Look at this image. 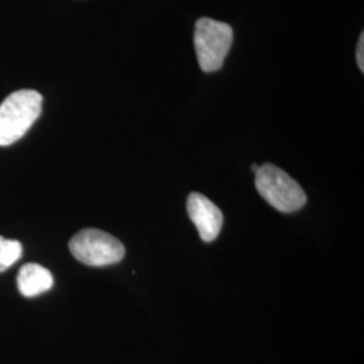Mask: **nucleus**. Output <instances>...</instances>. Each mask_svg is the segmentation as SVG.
Segmentation results:
<instances>
[{"instance_id":"nucleus-1","label":"nucleus","mask_w":364,"mask_h":364,"mask_svg":"<svg viewBox=\"0 0 364 364\" xmlns=\"http://www.w3.org/2000/svg\"><path fill=\"white\" fill-rule=\"evenodd\" d=\"M42 96L33 90L11 93L0 105V146L19 141L42 112Z\"/></svg>"},{"instance_id":"nucleus-2","label":"nucleus","mask_w":364,"mask_h":364,"mask_svg":"<svg viewBox=\"0 0 364 364\" xmlns=\"http://www.w3.org/2000/svg\"><path fill=\"white\" fill-rule=\"evenodd\" d=\"M234 41L232 27L212 18H200L195 26V49L203 72L219 70Z\"/></svg>"},{"instance_id":"nucleus-3","label":"nucleus","mask_w":364,"mask_h":364,"mask_svg":"<svg viewBox=\"0 0 364 364\" xmlns=\"http://www.w3.org/2000/svg\"><path fill=\"white\" fill-rule=\"evenodd\" d=\"M255 186L273 208L285 213L296 212L306 203V195L299 183L272 164L259 166L255 173Z\"/></svg>"},{"instance_id":"nucleus-4","label":"nucleus","mask_w":364,"mask_h":364,"mask_svg":"<svg viewBox=\"0 0 364 364\" xmlns=\"http://www.w3.org/2000/svg\"><path fill=\"white\" fill-rule=\"evenodd\" d=\"M69 250L78 262L92 267L115 264L126 254L119 239L96 228H85L75 235L69 242Z\"/></svg>"},{"instance_id":"nucleus-5","label":"nucleus","mask_w":364,"mask_h":364,"mask_svg":"<svg viewBox=\"0 0 364 364\" xmlns=\"http://www.w3.org/2000/svg\"><path fill=\"white\" fill-rule=\"evenodd\" d=\"M188 213L204 242H213L223 227V213L208 197L191 193L188 197Z\"/></svg>"},{"instance_id":"nucleus-6","label":"nucleus","mask_w":364,"mask_h":364,"mask_svg":"<svg viewBox=\"0 0 364 364\" xmlns=\"http://www.w3.org/2000/svg\"><path fill=\"white\" fill-rule=\"evenodd\" d=\"M54 284L53 275L48 269L37 263H27L18 274L16 285L18 290L25 297H36L48 290H50Z\"/></svg>"},{"instance_id":"nucleus-7","label":"nucleus","mask_w":364,"mask_h":364,"mask_svg":"<svg viewBox=\"0 0 364 364\" xmlns=\"http://www.w3.org/2000/svg\"><path fill=\"white\" fill-rule=\"evenodd\" d=\"M22 257V245L0 236V273L7 270Z\"/></svg>"},{"instance_id":"nucleus-8","label":"nucleus","mask_w":364,"mask_h":364,"mask_svg":"<svg viewBox=\"0 0 364 364\" xmlns=\"http://www.w3.org/2000/svg\"><path fill=\"white\" fill-rule=\"evenodd\" d=\"M356 61H358V66L360 68V70L364 72V33L360 34L359 43H358V49H356Z\"/></svg>"},{"instance_id":"nucleus-9","label":"nucleus","mask_w":364,"mask_h":364,"mask_svg":"<svg viewBox=\"0 0 364 364\" xmlns=\"http://www.w3.org/2000/svg\"><path fill=\"white\" fill-rule=\"evenodd\" d=\"M258 169H259V166H258V165H252V170H254V173H257Z\"/></svg>"}]
</instances>
